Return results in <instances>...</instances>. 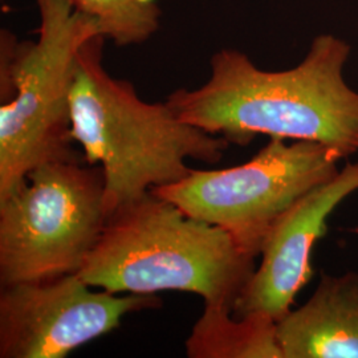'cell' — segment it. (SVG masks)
Listing matches in <instances>:
<instances>
[{
  "label": "cell",
  "mask_w": 358,
  "mask_h": 358,
  "mask_svg": "<svg viewBox=\"0 0 358 358\" xmlns=\"http://www.w3.org/2000/svg\"><path fill=\"white\" fill-rule=\"evenodd\" d=\"M349 55L348 43L320 35L297 66L268 72L243 52L222 50L206 84L176 90L166 103L182 121L230 143L266 134L319 142L344 159L358 152V93L343 75Z\"/></svg>",
  "instance_id": "6da1fadb"
},
{
  "label": "cell",
  "mask_w": 358,
  "mask_h": 358,
  "mask_svg": "<svg viewBox=\"0 0 358 358\" xmlns=\"http://www.w3.org/2000/svg\"><path fill=\"white\" fill-rule=\"evenodd\" d=\"M103 35L80 50L71 92L72 140L105 179L106 217L155 187L192 173L187 159L217 164L230 142L182 121L165 103H146L103 64Z\"/></svg>",
  "instance_id": "7a4b0ae2"
},
{
  "label": "cell",
  "mask_w": 358,
  "mask_h": 358,
  "mask_svg": "<svg viewBox=\"0 0 358 358\" xmlns=\"http://www.w3.org/2000/svg\"><path fill=\"white\" fill-rule=\"evenodd\" d=\"M255 269L229 232L149 192L108 217L77 275L112 294L192 292L232 310Z\"/></svg>",
  "instance_id": "3957f363"
},
{
  "label": "cell",
  "mask_w": 358,
  "mask_h": 358,
  "mask_svg": "<svg viewBox=\"0 0 358 358\" xmlns=\"http://www.w3.org/2000/svg\"><path fill=\"white\" fill-rule=\"evenodd\" d=\"M36 41L0 34V198L35 167L71 150V92L81 47L100 27L65 0H35Z\"/></svg>",
  "instance_id": "277c9868"
},
{
  "label": "cell",
  "mask_w": 358,
  "mask_h": 358,
  "mask_svg": "<svg viewBox=\"0 0 358 358\" xmlns=\"http://www.w3.org/2000/svg\"><path fill=\"white\" fill-rule=\"evenodd\" d=\"M101 166L60 158L32 169L0 198V282L78 273L106 223Z\"/></svg>",
  "instance_id": "5b68a950"
},
{
  "label": "cell",
  "mask_w": 358,
  "mask_h": 358,
  "mask_svg": "<svg viewBox=\"0 0 358 358\" xmlns=\"http://www.w3.org/2000/svg\"><path fill=\"white\" fill-rule=\"evenodd\" d=\"M271 138L239 166L194 170L152 192L190 217L229 232L245 254L260 255L273 223L303 195L337 176L341 159L319 142Z\"/></svg>",
  "instance_id": "8992f818"
},
{
  "label": "cell",
  "mask_w": 358,
  "mask_h": 358,
  "mask_svg": "<svg viewBox=\"0 0 358 358\" xmlns=\"http://www.w3.org/2000/svg\"><path fill=\"white\" fill-rule=\"evenodd\" d=\"M94 289L77 273L1 285L0 358L66 357L128 313L161 306L157 294Z\"/></svg>",
  "instance_id": "52a82bcc"
},
{
  "label": "cell",
  "mask_w": 358,
  "mask_h": 358,
  "mask_svg": "<svg viewBox=\"0 0 358 358\" xmlns=\"http://www.w3.org/2000/svg\"><path fill=\"white\" fill-rule=\"evenodd\" d=\"M358 190V164H346L332 179L296 201L271 227L262 247V263L236 299L232 315H252L279 322L297 294L312 279L310 256L327 234V220Z\"/></svg>",
  "instance_id": "ba28073f"
},
{
  "label": "cell",
  "mask_w": 358,
  "mask_h": 358,
  "mask_svg": "<svg viewBox=\"0 0 358 358\" xmlns=\"http://www.w3.org/2000/svg\"><path fill=\"white\" fill-rule=\"evenodd\" d=\"M282 358H358V272H321L307 303L276 324Z\"/></svg>",
  "instance_id": "9c48e42d"
},
{
  "label": "cell",
  "mask_w": 358,
  "mask_h": 358,
  "mask_svg": "<svg viewBox=\"0 0 358 358\" xmlns=\"http://www.w3.org/2000/svg\"><path fill=\"white\" fill-rule=\"evenodd\" d=\"M226 307L205 306L185 343L190 358H282L276 324L266 316L231 317Z\"/></svg>",
  "instance_id": "30bf717a"
},
{
  "label": "cell",
  "mask_w": 358,
  "mask_h": 358,
  "mask_svg": "<svg viewBox=\"0 0 358 358\" xmlns=\"http://www.w3.org/2000/svg\"><path fill=\"white\" fill-rule=\"evenodd\" d=\"M75 11L96 20L101 35L117 47L138 45L153 36L161 23L157 0H65Z\"/></svg>",
  "instance_id": "8fae6325"
}]
</instances>
